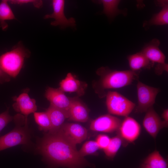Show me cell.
Masks as SVG:
<instances>
[{"mask_svg": "<svg viewBox=\"0 0 168 168\" xmlns=\"http://www.w3.org/2000/svg\"><path fill=\"white\" fill-rule=\"evenodd\" d=\"M137 90L138 104L136 111L140 113L146 112L155 103L156 97L160 89L147 85L138 80Z\"/></svg>", "mask_w": 168, "mask_h": 168, "instance_id": "obj_6", "label": "cell"}, {"mask_svg": "<svg viewBox=\"0 0 168 168\" xmlns=\"http://www.w3.org/2000/svg\"><path fill=\"white\" fill-rule=\"evenodd\" d=\"M30 54V51L20 42L10 51L0 56V67L9 77L15 78L23 67L25 59Z\"/></svg>", "mask_w": 168, "mask_h": 168, "instance_id": "obj_4", "label": "cell"}, {"mask_svg": "<svg viewBox=\"0 0 168 168\" xmlns=\"http://www.w3.org/2000/svg\"><path fill=\"white\" fill-rule=\"evenodd\" d=\"M36 150L44 158L57 166L83 168L89 163L75 146L56 133H47L38 139Z\"/></svg>", "mask_w": 168, "mask_h": 168, "instance_id": "obj_1", "label": "cell"}, {"mask_svg": "<svg viewBox=\"0 0 168 168\" xmlns=\"http://www.w3.org/2000/svg\"><path fill=\"white\" fill-rule=\"evenodd\" d=\"M143 125L146 131L154 138L161 129L167 126L161 120L153 106L146 111L143 120Z\"/></svg>", "mask_w": 168, "mask_h": 168, "instance_id": "obj_11", "label": "cell"}, {"mask_svg": "<svg viewBox=\"0 0 168 168\" xmlns=\"http://www.w3.org/2000/svg\"><path fill=\"white\" fill-rule=\"evenodd\" d=\"M119 129L121 137L128 142H133L139 135L141 127L135 119L127 116L122 122Z\"/></svg>", "mask_w": 168, "mask_h": 168, "instance_id": "obj_13", "label": "cell"}, {"mask_svg": "<svg viewBox=\"0 0 168 168\" xmlns=\"http://www.w3.org/2000/svg\"><path fill=\"white\" fill-rule=\"evenodd\" d=\"M130 70L138 72L142 69H150L154 64L141 52L129 55L127 57Z\"/></svg>", "mask_w": 168, "mask_h": 168, "instance_id": "obj_18", "label": "cell"}, {"mask_svg": "<svg viewBox=\"0 0 168 168\" xmlns=\"http://www.w3.org/2000/svg\"><path fill=\"white\" fill-rule=\"evenodd\" d=\"M16 19L8 4V0H2L0 2V27L2 30L5 31L8 28L6 21Z\"/></svg>", "mask_w": 168, "mask_h": 168, "instance_id": "obj_19", "label": "cell"}, {"mask_svg": "<svg viewBox=\"0 0 168 168\" xmlns=\"http://www.w3.org/2000/svg\"><path fill=\"white\" fill-rule=\"evenodd\" d=\"M54 133L60 135L76 146L77 144L81 143L86 139L88 132L85 127L79 124L65 123Z\"/></svg>", "mask_w": 168, "mask_h": 168, "instance_id": "obj_7", "label": "cell"}, {"mask_svg": "<svg viewBox=\"0 0 168 168\" xmlns=\"http://www.w3.org/2000/svg\"><path fill=\"white\" fill-rule=\"evenodd\" d=\"M59 85V88L64 92H76L79 96L84 94L87 86L86 83L76 79L70 72L61 81Z\"/></svg>", "mask_w": 168, "mask_h": 168, "instance_id": "obj_15", "label": "cell"}, {"mask_svg": "<svg viewBox=\"0 0 168 168\" xmlns=\"http://www.w3.org/2000/svg\"><path fill=\"white\" fill-rule=\"evenodd\" d=\"M162 116L163 119V121L168 126V109L164 110L162 114Z\"/></svg>", "mask_w": 168, "mask_h": 168, "instance_id": "obj_31", "label": "cell"}, {"mask_svg": "<svg viewBox=\"0 0 168 168\" xmlns=\"http://www.w3.org/2000/svg\"><path fill=\"white\" fill-rule=\"evenodd\" d=\"M65 1L63 0H53L52 5L53 10L51 14L44 16V18H53L54 20L50 24L54 26H59L62 28L68 27H74L76 25L75 19L73 17L67 18L64 12Z\"/></svg>", "mask_w": 168, "mask_h": 168, "instance_id": "obj_8", "label": "cell"}, {"mask_svg": "<svg viewBox=\"0 0 168 168\" xmlns=\"http://www.w3.org/2000/svg\"><path fill=\"white\" fill-rule=\"evenodd\" d=\"M16 126L11 131L0 137V151L19 145H27L30 142V132L28 119L21 114L13 117Z\"/></svg>", "mask_w": 168, "mask_h": 168, "instance_id": "obj_3", "label": "cell"}, {"mask_svg": "<svg viewBox=\"0 0 168 168\" xmlns=\"http://www.w3.org/2000/svg\"><path fill=\"white\" fill-rule=\"evenodd\" d=\"M100 2L103 6V12L109 18H112L118 14H126L124 10L119 9L118 5L120 2L118 0H102Z\"/></svg>", "mask_w": 168, "mask_h": 168, "instance_id": "obj_20", "label": "cell"}, {"mask_svg": "<svg viewBox=\"0 0 168 168\" xmlns=\"http://www.w3.org/2000/svg\"><path fill=\"white\" fill-rule=\"evenodd\" d=\"M162 9L158 13L154 15L152 18L146 23H144L143 26L152 25H163L168 23V2L162 6Z\"/></svg>", "mask_w": 168, "mask_h": 168, "instance_id": "obj_21", "label": "cell"}, {"mask_svg": "<svg viewBox=\"0 0 168 168\" xmlns=\"http://www.w3.org/2000/svg\"><path fill=\"white\" fill-rule=\"evenodd\" d=\"M122 142V138L119 135L110 138L108 146L104 150L106 156L111 158L114 157L120 147Z\"/></svg>", "mask_w": 168, "mask_h": 168, "instance_id": "obj_24", "label": "cell"}, {"mask_svg": "<svg viewBox=\"0 0 168 168\" xmlns=\"http://www.w3.org/2000/svg\"><path fill=\"white\" fill-rule=\"evenodd\" d=\"M97 73L100 78L96 84L97 92L103 97L106 96L105 90L122 88L138 80L139 72L112 70L107 67H101L98 69Z\"/></svg>", "mask_w": 168, "mask_h": 168, "instance_id": "obj_2", "label": "cell"}, {"mask_svg": "<svg viewBox=\"0 0 168 168\" xmlns=\"http://www.w3.org/2000/svg\"><path fill=\"white\" fill-rule=\"evenodd\" d=\"M14 100L15 101L12 105L14 109L16 111L20 113L26 118L37 110L35 100L31 98L26 92L14 98Z\"/></svg>", "mask_w": 168, "mask_h": 168, "instance_id": "obj_12", "label": "cell"}, {"mask_svg": "<svg viewBox=\"0 0 168 168\" xmlns=\"http://www.w3.org/2000/svg\"><path fill=\"white\" fill-rule=\"evenodd\" d=\"M45 96L50 105L64 111L69 115L71 98L66 96L59 88L48 87L46 90Z\"/></svg>", "mask_w": 168, "mask_h": 168, "instance_id": "obj_10", "label": "cell"}, {"mask_svg": "<svg viewBox=\"0 0 168 168\" xmlns=\"http://www.w3.org/2000/svg\"><path fill=\"white\" fill-rule=\"evenodd\" d=\"M160 42L154 39L147 44L141 52L151 62L154 63H165L166 56L159 48Z\"/></svg>", "mask_w": 168, "mask_h": 168, "instance_id": "obj_14", "label": "cell"}, {"mask_svg": "<svg viewBox=\"0 0 168 168\" xmlns=\"http://www.w3.org/2000/svg\"><path fill=\"white\" fill-rule=\"evenodd\" d=\"M110 138L105 135L100 134L97 137L96 141L100 149H105L108 146Z\"/></svg>", "mask_w": 168, "mask_h": 168, "instance_id": "obj_28", "label": "cell"}, {"mask_svg": "<svg viewBox=\"0 0 168 168\" xmlns=\"http://www.w3.org/2000/svg\"><path fill=\"white\" fill-rule=\"evenodd\" d=\"M122 123L119 118L109 114L101 115L91 122L90 128L99 132L111 133L119 129Z\"/></svg>", "mask_w": 168, "mask_h": 168, "instance_id": "obj_9", "label": "cell"}, {"mask_svg": "<svg viewBox=\"0 0 168 168\" xmlns=\"http://www.w3.org/2000/svg\"><path fill=\"white\" fill-rule=\"evenodd\" d=\"M106 105L109 113L119 116L127 117L135 106V104L115 91L106 94Z\"/></svg>", "mask_w": 168, "mask_h": 168, "instance_id": "obj_5", "label": "cell"}, {"mask_svg": "<svg viewBox=\"0 0 168 168\" xmlns=\"http://www.w3.org/2000/svg\"><path fill=\"white\" fill-rule=\"evenodd\" d=\"M154 71L156 74L157 75H161L164 71L168 72V64L165 63H157L155 68Z\"/></svg>", "mask_w": 168, "mask_h": 168, "instance_id": "obj_29", "label": "cell"}, {"mask_svg": "<svg viewBox=\"0 0 168 168\" xmlns=\"http://www.w3.org/2000/svg\"><path fill=\"white\" fill-rule=\"evenodd\" d=\"M8 3L13 4L23 5L31 3L36 8H40L43 6V2L40 0H10Z\"/></svg>", "mask_w": 168, "mask_h": 168, "instance_id": "obj_26", "label": "cell"}, {"mask_svg": "<svg viewBox=\"0 0 168 168\" xmlns=\"http://www.w3.org/2000/svg\"><path fill=\"white\" fill-rule=\"evenodd\" d=\"M46 111L51 124V128L48 133L56 132L64 124L65 120L69 118V115L66 112L50 105Z\"/></svg>", "mask_w": 168, "mask_h": 168, "instance_id": "obj_17", "label": "cell"}, {"mask_svg": "<svg viewBox=\"0 0 168 168\" xmlns=\"http://www.w3.org/2000/svg\"><path fill=\"white\" fill-rule=\"evenodd\" d=\"M34 118L36 123L39 126V129L44 132L48 133L51 128L50 120L47 112H35L34 113Z\"/></svg>", "mask_w": 168, "mask_h": 168, "instance_id": "obj_23", "label": "cell"}, {"mask_svg": "<svg viewBox=\"0 0 168 168\" xmlns=\"http://www.w3.org/2000/svg\"><path fill=\"white\" fill-rule=\"evenodd\" d=\"M68 119L72 120L85 122L89 119V113L86 107L77 98H71Z\"/></svg>", "mask_w": 168, "mask_h": 168, "instance_id": "obj_16", "label": "cell"}, {"mask_svg": "<svg viewBox=\"0 0 168 168\" xmlns=\"http://www.w3.org/2000/svg\"><path fill=\"white\" fill-rule=\"evenodd\" d=\"M10 80V77L5 73L0 67V84L9 82Z\"/></svg>", "mask_w": 168, "mask_h": 168, "instance_id": "obj_30", "label": "cell"}, {"mask_svg": "<svg viewBox=\"0 0 168 168\" xmlns=\"http://www.w3.org/2000/svg\"><path fill=\"white\" fill-rule=\"evenodd\" d=\"M99 148L96 141H89L84 143L78 151L80 155L84 157L95 153Z\"/></svg>", "mask_w": 168, "mask_h": 168, "instance_id": "obj_25", "label": "cell"}, {"mask_svg": "<svg viewBox=\"0 0 168 168\" xmlns=\"http://www.w3.org/2000/svg\"><path fill=\"white\" fill-rule=\"evenodd\" d=\"M13 119V117L9 114L8 109L0 114V133L4 128Z\"/></svg>", "mask_w": 168, "mask_h": 168, "instance_id": "obj_27", "label": "cell"}, {"mask_svg": "<svg viewBox=\"0 0 168 168\" xmlns=\"http://www.w3.org/2000/svg\"><path fill=\"white\" fill-rule=\"evenodd\" d=\"M144 164L154 168H168L166 161L159 152L156 150L147 157L144 161Z\"/></svg>", "mask_w": 168, "mask_h": 168, "instance_id": "obj_22", "label": "cell"}, {"mask_svg": "<svg viewBox=\"0 0 168 168\" xmlns=\"http://www.w3.org/2000/svg\"><path fill=\"white\" fill-rule=\"evenodd\" d=\"M141 168H154L149 167L144 164H143L142 165Z\"/></svg>", "mask_w": 168, "mask_h": 168, "instance_id": "obj_32", "label": "cell"}]
</instances>
